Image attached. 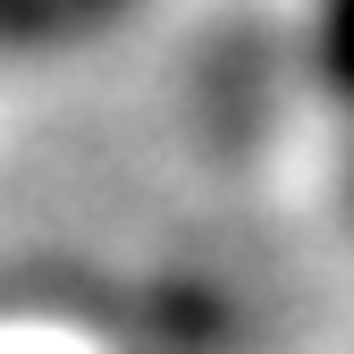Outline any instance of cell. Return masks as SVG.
<instances>
[{
    "instance_id": "6da1fadb",
    "label": "cell",
    "mask_w": 354,
    "mask_h": 354,
    "mask_svg": "<svg viewBox=\"0 0 354 354\" xmlns=\"http://www.w3.org/2000/svg\"><path fill=\"white\" fill-rule=\"evenodd\" d=\"M321 42H329V76L354 93V0H321Z\"/></svg>"
}]
</instances>
